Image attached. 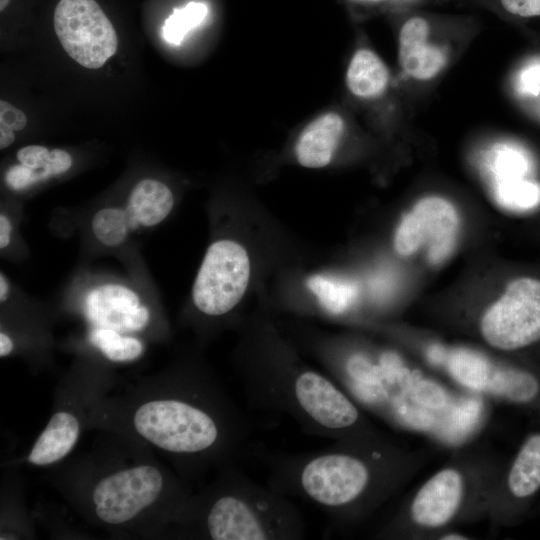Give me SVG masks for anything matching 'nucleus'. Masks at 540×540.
<instances>
[{"instance_id":"dca6fc26","label":"nucleus","mask_w":540,"mask_h":540,"mask_svg":"<svg viewBox=\"0 0 540 540\" xmlns=\"http://www.w3.org/2000/svg\"><path fill=\"white\" fill-rule=\"evenodd\" d=\"M79 431V422L74 415L65 411L55 413L36 440L28 461L38 466L59 461L74 447Z\"/></svg>"},{"instance_id":"a211bd4d","label":"nucleus","mask_w":540,"mask_h":540,"mask_svg":"<svg viewBox=\"0 0 540 540\" xmlns=\"http://www.w3.org/2000/svg\"><path fill=\"white\" fill-rule=\"evenodd\" d=\"M307 285L319 305L331 315H341L354 303L358 289L349 281L326 275H313Z\"/></svg>"},{"instance_id":"f257e3e1","label":"nucleus","mask_w":540,"mask_h":540,"mask_svg":"<svg viewBox=\"0 0 540 540\" xmlns=\"http://www.w3.org/2000/svg\"><path fill=\"white\" fill-rule=\"evenodd\" d=\"M252 454L267 469L269 487L312 503L335 526L358 522L373 512L403 474L400 454L379 436L337 440L323 450L304 453L256 445Z\"/></svg>"},{"instance_id":"f03ea898","label":"nucleus","mask_w":540,"mask_h":540,"mask_svg":"<svg viewBox=\"0 0 540 540\" xmlns=\"http://www.w3.org/2000/svg\"><path fill=\"white\" fill-rule=\"evenodd\" d=\"M286 352L268 349L244 360L241 384L252 409L286 417L315 437L335 441L378 437L334 379Z\"/></svg>"},{"instance_id":"a878e982","label":"nucleus","mask_w":540,"mask_h":540,"mask_svg":"<svg viewBox=\"0 0 540 540\" xmlns=\"http://www.w3.org/2000/svg\"><path fill=\"white\" fill-rule=\"evenodd\" d=\"M503 8L519 17L540 16V0H501Z\"/></svg>"},{"instance_id":"c756f323","label":"nucleus","mask_w":540,"mask_h":540,"mask_svg":"<svg viewBox=\"0 0 540 540\" xmlns=\"http://www.w3.org/2000/svg\"><path fill=\"white\" fill-rule=\"evenodd\" d=\"M10 293V283L6 277V275L1 272L0 273V301L1 303H4L8 297H9V294Z\"/></svg>"},{"instance_id":"9d476101","label":"nucleus","mask_w":540,"mask_h":540,"mask_svg":"<svg viewBox=\"0 0 540 540\" xmlns=\"http://www.w3.org/2000/svg\"><path fill=\"white\" fill-rule=\"evenodd\" d=\"M83 311L93 327L125 334L143 330L151 317L141 296L119 283H103L88 290L83 299Z\"/></svg>"},{"instance_id":"2eb2a0df","label":"nucleus","mask_w":540,"mask_h":540,"mask_svg":"<svg viewBox=\"0 0 540 540\" xmlns=\"http://www.w3.org/2000/svg\"><path fill=\"white\" fill-rule=\"evenodd\" d=\"M174 206L171 189L163 182L146 178L131 189L124 210L131 232L153 228L163 222Z\"/></svg>"},{"instance_id":"6e6552de","label":"nucleus","mask_w":540,"mask_h":540,"mask_svg":"<svg viewBox=\"0 0 540 540\" xmlns=\"http://www.w3.org/2000/svg\"><path fill=\"white\" fill-rule=\"evenodd\" d=\"M460 219L456 208L439 196L420 199L400 221L394 248L401 256L426 249L431 263L444 261L453 251Z\"/></svg>"},{"instance_id":"bb28decb","label":"nucleus","mask_w":540,"mask_h":540,"mask_svg":"<svg viewBox=\"0 0 540 540\" xmlns=\"http://www.w3.org/2000/svg\"><path fill=\"white\" fill-rule=\"evenodd\" d=\"M12 222L6 213L0 214V249H6L11 243Z\"/></svg>"},{"instance_id":"b1692460","label":"nucleus","mask_w":540,"mask_h":540,"mask_svg":"<svg viewBox=\"0 0 540 540\" xmlns=\"http://www.w3.org/2000/svg\"><path fill=\"white\" fill-rule=\"evenodd\" d=\"M4 179L6 185L15 191L25 190L41 182L38 175L32 169L20 163L9 167Z\"/></svg>"},{"instance_id":"9b49d317","label":"nucleus","mask_w":540,"mask_h":540,"mask_svg":"<svg viewBox=\"0 0 540 540\" xmlns=\"http://www.w3.org/2000/svg\"><path fill=\"white\" fill-rule=\"evenodd\" d=\"M466 489V478L459 469L447 467L436 472L411 500L409 519L426 529L446 526L462 509Z\"/></svg>"},{"instance_id":"393cba45","label":"nucleus","mask_w":540,"mask_h":540,"mask_svg":"<svg viewBox=\"0 0 540 540\" xmlns=\"http://www.w3.org/2000/svg\"><path fill=\"white\" fill-rule=\"evenodd\" d=\"M26 124V115L21 110L4 100L0 101V128L20 131Z\"/></svg>"},{"instance_id":"5701e85b","label":"nucleus","mask_w":540,"mask_h":540,"mask_svg":"<svg viewBox=\"0 0 540 540\" xmlns=\"http://www.w3.org/2000/svg\"><path fill=\"white\" fill-rule=\"evenodd\" d=\"M499 197L509 207L527 209L540 201V189L526 181H509L500 186Z\"/></svg>"},{"instance_id":"0eeeda50","label":"nucleus","mask_w":540,"mask_h":540,"mask_svg":"<svg viewBox=\"0 0 540 540\" xmlns=\"http://www.w3.org/2000/svg\"><path fill=\"white\" fill-rule=\"evenodd\" d=\"M53 23L65 52L85 68L98 69L116 53V31L95 0H60Z\"/></svg>"},{"instance_id":"39448f33","label":"nucleus","mask_w":540,"mask_h":540,"mask_svg":"<svg viewBox=\"0 0 540 540\" xmlns=\"http://www.w3.org/2000/svg\"><path fill=\"white\" fill-rule=\"evenodd\" d=\"M482 339L503 352H525L540 345V277L512 278L479 320Z\"/></svg>"},{"instance_id":"6ab92c4d","label":"nucleus","mask_w":540,"mask_h":540,"mask_svg":"<svg viewBox=\"0 0 540 540\" xmlns=\"http://www.w3.org/2000/svg\"><path fill=\"white\" fill-rule=\"evenodd\" d=\"M20 164L32 169L40 181L58 176L72 166L71 155L62 149L49 150L41 145H28L17 152Z\"/></svg>"},{"instance_id":"7ed1b4c3","label":"nucleus","mask_w":540,"mask_h":540,"mask_svg":"<svg viewBox=\"0 0 540 540\" xmlns=\"http://www.w3.org/2000/svg\"><path fill=\"white\" fill-rule=\"evenodd\" d=\"M203 532L213 540H300L305 522L290 497L245 473L228 471L202 510Z\"/></svg>"},{"instance_id":"7c9ffc66","label":"nucleus","mask_w":540,"mask_h":540,"mask_svg":"<svg viewBox=\"0 0 540 540\" xmlns=\"http://www.w3.org/2000/svg\"><path fill=\"white\" fill-rule=\"evenodd\" d=\"M441 539H447V540H462V539H468L467 537H465L463 534H459V533H446L443 535V537H441Z\"/></svg>"},{"instance_id":"aec40b11","label":"nucleus","mask_w":540,"mask_h":540,"mask_svg":"<svg viewBox=\"0 0 540 540\" xmlns=\"http://www.w3.org/2000/svg\"><path fill=\"white\" fill-rule=\"evenodd\" d=\"M89 340L109 360L114 362L135 360L143 353L144 349L138 338L110 328L92 327Z\"/></svg>"},{"instance_id":"412c9836","label":"nucleus","mask_w":540,"mask_h":540,"mask_svg":"<svg viewBox=\"0 0 540 540\" xmlns=\"http://www.w3.org/2000/svg\"><path fill=\"white\" fill-rule=\"evenodd\" d=\"M91 230L96 240L107 247H118L132 233L124 207L106 206L97 210L91 219Z\"/></svg>"},{"instance_id":"f8f14e48","label":"nucleus","mask_w":540,"mask_h":540,"mask_svg":"<svg viewBox=\"0 0 540 540\" xmlns=\"http://www.w3.org/2000/svg\"><path fill=\"white\" fill-rule=\"evenodd\" d=\"M540 491V431L521 444L505 474L502 506L508 520L519 518Z\"/></svg>"},{"instance_id":"c85d7f7f","label":"nucleus","mask_w":540,"mask_h":540,"mask_svg":"<svg viewBox=\"0 0 540 540\" xmlns=\"http://www.w3.org/2000/svg\"><path fill=\"white\" fill-rule=\"evenodd\" d=\"M15 139L14 131L0 128V149L9 147Z\"/></svg>"},{"instance_id":"ddd939ff","label":"nucleus","mask_w":540,"mask_h":540,"mask_svg":"<svg viewBox=\"0 0 540 540\" xmlns=\"http://www.w3.org/2000/svg\"><path fill=\"white\" fill-rule=\"evenodd\" d=\"M429 24L422 17H412L399 34V60L404 71L418 80L433 78L446 63L445 53L428 44Z\"/></svg>"},{"instance_id":"1a4fd4ad","label":"nucleus","mask_w":540,"mask_h":540,"mask_svg":"<svg viewBox=\"0 0 540 540\" xmlns=\"http://www.w3.org/2000/svg\"><path fill=\"white\" fill-rule=\"evenodd\" d=\"M163 486V475L149 465L111 474L94 488L92 499L96 515L109 524L127 522L156 501Z\"/></svg>"},{"instance_id":"4be33fe9","label":"nucleus","mask_w":540,"mask_h":540,"mask_svg":"<svg viewBox=\"0 0 540 540\" xmlns=\"http://www.w3.org/2000/svg\"><path fill=\"white\" fill-rule=\"evenodd\" d=\"M208 13L202 2H190L180 9H174L163 26V37L171 44L179 45L186 34L199 26Z\"/></svg>"},{"instance_id":"423d86ee","label":"nucleus","mask_w":540,"mask_h":540,"mask_svg":"<svg viewBox=\"0 0 540 540\" xmlns=\"http://www.w3.org/2000/svg\"><path fill=\"white\" fill-rule=\"evenodd\" d=\"M250 273L248 253L240 243L230 239L213 242L193 283L195 307L210 317L229 313L243 298Z\"/></svg>"},{"instance_id":"cd10ccee","label":"nucleus","mask_w":540,"mask_h":540,"mask_svg":"<svg viewBox=\"0 0 540 540\" xmlns=\"http://www.w3.org/2000/svg\"><path fill=\"white\" fill-rule=\"evenodd\" d=\"M13 350V342L11 338L4 332L0 333V356L5 357Z\"/></svg>"},{"instance_id":"2f4dec72","label":"nucleus","mask_w":540,"mask_h":540,"mask_svg":"<svg viewBox=\"0 0 540 540\" xmlns=\"http://www.w3.org/2000/svg\"><path fill=\"white\" fill-rule=\"evenodd\" d=\"M9 2L10 0H0V10L3 11L7 7Z\"/></svg>"},{"instance_id":"f3484780","label":"nucleus","mask_w":540,"mask_h":540,"mask_svg":"<svg viewBox=\"0 0 540 540\" xmlns=\"http://www.w3.org/2000/svg\"><path fill=\"white\" fill-rule=\"evenodd\" d=\"M346 82L350 92L355 96L374 98L387 88L389 72L384 62L374 52L359 49L349 63Z\"/></svg>"},{"instance_id":"4468645a","label":"nucleus","mask_w":540,"mask_h":540,"mask_svg":"<svg viewBox=\"0 0 540 540\" xmlns=\"http://www.w3.org/2000/svg\"><path fill=\"white\" fill-rule=\"evenodd\" d=\"M344 131V121L335 112L320 115L301 132L295 155L307 168H321L330 163Z\"/></svg>"},{"instance_id":"473e14b6","label":"nucleus","mask_w":540,"mask_h":540,"mask_svg":"<svg viewBox=\"0 0 540 540\" xmlns=\"http://www.w3.org/2000/svg\"><path fill=\"white\" fill-rule=\"evenodd\" d=\"M363 1H376V0H363Z\"/></svg>"},{"instance_id":"20e7f679","label":"nucleus","mask_w":540,"mask_h":540,"mask_svg":"<svg viewBox=\"0 0 540 540\" xmlns=\"http://www.w3.org/2000/svg\"><path fill=\"white\" fill-rule=\"evenodd\" d=\"M133 423L147 441L178 455L219 450L236 456L250 446L251 424L237 409L217 413L190 400L160 399L141 405Z\"/></svg>"}]
</instances>
